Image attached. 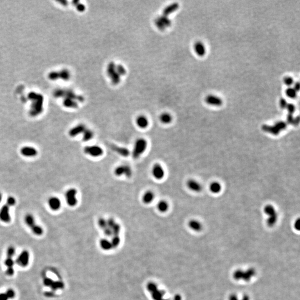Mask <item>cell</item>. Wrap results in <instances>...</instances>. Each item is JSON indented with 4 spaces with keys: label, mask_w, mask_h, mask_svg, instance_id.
<instances>
[{
    "label": "cell",
    "mask_w": 300,
    "mask_h": 300,
    "mask_svg": "<svg viewBox=\"0 0 300 300\" xmlns=\"http://www.w3.org/2000/svg\"><path fill=\"white\" fill-rule=\"evenodd\" d=\"M151 174L155 179L161 180L165 177V171L160 163H156L152 166Z\"/></svg>",
    "instance_id": "cell-8"
},
{
    "label": "cell",
    "mask_w": 300,
    "mask_h": 300,
    "mask_svg": "<svg viewBox=\"0 0 300 300\" xmlns=\"http://www.w3.org/2000/svg\"><path fill=\"white\" fill-rule=\"evenodd\" d=\"M294 227L297 230L299 231L300 230V220L299 218H298L295 222V224H294Z\"/></svg>",
    "instance_id": "cell-43"
},
{
    "label": "cell",
    "mask_w": 300,
    "mask_h": 300,
    "mask_svg": "<svg viewBox=\"0 0 300 300\" xmlns=\"http://www.w3.org/2000/svg\"><path fill=\"white\" fill-rule=\"evenodd\" d=\"M277 129H284L286 127V123L284 122H278L276 123Z\"/></svg>",
    "instance_id": "cell-42"
},
{
    "label": "cell",
    "mask_w": 300,
    "mask_h": 300,
    "mask_svg": "<svg viewBox=\"0 0 300 300\" xmlns=\"http://www.w3.org/2000/svg\"><path fill=\"white\" fill-rule=\"evenodd\" d=\"M186 185L189 190L195 192H200L202 189L201 183L194 179L189 180L186 183Z\"/></svg>",
    "instance_id": "cell-10"
},
{
    "label": "cell",
    "mask_w": 300,
    "mask_h": 300,
    "mask_svg": "<svg viewBox=\"0 0 300 300\" xmlns=\"http://www.w3.org/2000/svg\"><path fill=\"white\" fill-rule=\"evenodd\" d=\"M159 19H160L161 22L163 23V25L165 27H170L171 25V21L170 19H169L167 16H161L160 17H159Z\"/></svg>",
    "instance_id": "cell-26"
},
{
    "label": "cell",
    "mask_w": 300,
    "mask_h": 300,
    "mask_svg": "<svg viewBox=\"0 0 300 300\" xmlns=\"http://www.w3.org/2000/svg\"><path fill=\"white\" fill-rule=\"evenodd\" d=\"M209 189L210 192L213 194H218L221 191L222 186H221V183H220L218 182L213 181L209 184Z\"/></svg>",
    "instance_id": "cell-19"
},
{
    "label": "cell",
    "mask_w": 300,
    "mask_h": 300,
    "mask_svg": "<svg viewBox=\"0 0 300 300\" xmlns=\"http://www.w3.org/2000/svg\"><path fill=\"white\" fill-rule=\"evenodd\" d=\"M64 105L66 106L71 108H77L78 107L77 103L70 99H66L64 102Z\"/></svg>",
    "instance_id": "cell-28"
},
{
    "label": "cell",
    "mask_w": 300,
    "mask_h": 300,
    "mask_svg": "<svg viewBox=\"0 0 300 300\" xmlns=\"http://www.w3.org/2000/svg\"><path fill=\"white\" fill-rule=\"evenodd\" d=\"M256 274V271L253 268L249 269L246 272L243 271V275L242 279L244 281L248 282L251 280V278L254 276Z\"/></svg>",
    "instance_id": "cell-22"
},
{
    "label": "cell",
    "mask_w": 300,
    "mask_h": 300,
    "mask_svg": "<svg viewBox=\"0 0 300 300\" xmlns=\"http://www.w3.org/2000/svg\"><path fill=\"white\" fill-rule=\"evenodd\" d=\"M0 220L4 223H9L11 220L10 207L6 204L2 206L0 209Z\"/></svg>",
    "instance_id": "cell-9"
},
{
    "label": "cell",
    "mask_w": 300,
    "mask_h": 300,
    "mask_svg": "<svg viewBox=\"0 0 300 300\" xmlns=\"http://www.w3.org/2000/svg\"><path fill=\"white\" fill-rule=\"evenodd\" d=\"M284 82L286 84V85H287L288 86H290L293 84V77H290V76L286 77L284 79Z\"/></svg>",
    "instance_id": "cell-37"
},
{
    "label": "cell",
    "mask_w": 300,
    "mask_h": 300,
    "mask_svg": "<svg viewBox=\"0 0 300 300\" xmlns=\"http://www.w3.org/2000/svg\"><path fill=\"white\" fill-rule=\"evenodd\" d=\"M86 129V127L84 124H79L70 129L69 132V136L71 137H76L77 135L82 134Z\"/></svg>",
    "instance_id": "cell-13"
},
{
    "label": "cell",
    "mask_w": 300,
    "mask_h": 300,
    "mask_svg": "<svg viewBox=\"0 0 300 300\" xmlns=\"http://www.w3.org/2000/svg\"><path fill=\"white\" fill-rule=\"evenodd\" d=\"M175 300H181V297L180 295H176L175 297Z\"/></svg>",
    "instance_id": "cell-48"
},
{
    "label": "cell",
    "mask_w": 300,
    "mask_h": 300,
    "mask_svg": "<svg viewBox=\"0 0 300 300\" xmlns=\"http://www.w3.org/2000/svg\"><path fill=\"white\" fill-rule=\"evenodd\" d=\"M155 195L152 191L148 190L145 192L142 197V201L145 205H148L151 203L155 199Z\"/></svg>",
    "instance_id": "cell-15"
},
{
    "label": "cell",
    "mask_w": 300,
    "mask_h": 300,
    "mask_svg": "<svg viewBox=\"0 0 300 300\" xmlns=\"http://www.w3.org/2000/svg\"><path fill=\"white\" fill-rule=\"evenodd\" d=\"M147 141L142 137L137 138L135 141L133 150L132 152V156L134 159H138L140 156L145 152L147 147Z\"/></svg>",
    "instance_id": "cell-2"
},
{
    "label": "cell",
    "mask_w": 300,
    "mask_h": 300,
    "mask_svg": "<svg viewBox=\"0 0 300 300\" xmlns=\"http://www.w3.org/2000/svg\"><path fill=\"white\" fill-rule=\"evenodd\" d=\"M30 254L27 250L21 251L15 260L16 264L21 267H26L29 265Z\"/></svg>",
    "instance_id": "cell-5"
},
{
    "label": "cell",
    "mask_w": 300,
    "mask_h": 300,
    "mask_svg": "<svg viewBox=\"0 0 300 300\" xmlns=\"http://www.w3.org/2000/svg\"><path fill=\"white\" fill-rule=\"evenodd\" d=\"M286 108L289 111L290 114H293V113L295 111V107L294 106V105H293V103H287Z\"/></svg>",
    "instance_id": "cell-38"
},
{
    "label": "cell",
    "mask_w": 300,
    "mask_h": 300,
    "mask_svg": "<svg viewBox=\"0 0 300 300\" xmlns=\"http://www.w3.org/2000/svg\"><path fill=\"white\" fill-rule=\"evenodd\" d=\"M293 89L296 92L299 91V90H300V84H299V82H297L295 84Z\"/></svg>",
    "instance_id": "cell-45"
},
{
    "label": "cell",
    "mask_w": 300,
    "mask_h": 300,
    "mask_svg": "<svg viewBox=\"0 0 300 300\" xmlns=\"http://www.w3.org/2000/svg\"><path fill=\"white\" fill-rule=\"evenodd\" d=\"M114 149L115 151H116V152L122 156H128L129 155V151L127 148L116 147Z\"/></svg>",
    "instance_id": "cell-29"
},
{
    "label": "cell",
    "mask_w": 300,
    "mask_h": 300,
    "mask_svg": "<svg viewBox=\"0 0 300 300\" xmlns=\"http://www.w3.org/2000/svg\"><path fill=\"white\" fill-rule=\"evenodd\" d=\"M77 191L75 188H71L65 193L66 201L67 205L70 207H75L77 205L78 200L77 198Z\"/></svg>",
    "instance_id": "cell-6"
},
{
    "label": "cell",
    "mask_w": 300,
    "mask_h": 300,
    "mask_svg": "<svg viewBox=\"0 0 300 300\" xmlns=\"http://www.w3.org/2000/svg\"><path fill=\"white\" fill-rule=\"evenodd\" d=\"M2 199V194L0 192V202L1 201Z\"/></svg>",
    "instance_id": "cell-49"
},
{
    "label": "cell",
    "mask_w": 300,
    "mask_h": 300,
    "mask_svg": "<svg viewBox=\"0 0 300 300\" xmlns=\"http://www.w3.org/2000/svg\"><path fill=\"white\" fill-rule=\"evenodd\" d=\"M82 140L85 142H87L91 140L94 136V133L91 129H86L82 133Z\"/></svg>",
    "instance_id": "cell-24"
},
{
    "label": "cell",
    "mask_w": 300,
    "mask_h": 300,
    "mask_svg": "<svg viewBox=\"0 0 300 300\" xmlns=\"http://www.w3.org/2000/svg\"><path fill=\"white\" fill-rule=\"evenodd\" d=\"M205 100L206 103L213 106H219L222 104V100L218 97L213 95H209L206 97Z\"/></svg>",
    "instance_id": "cell-14"
},
{
    "label": "cell",
    "mask_w": 300,
    "mask_h": 300,
    "mask_svg": "<svg viewBox=\"0 0 300 300\" xmlns=\"http://www.w3.org/2000/svg\"><path fill=\"white\" fill-rule=\"evenodd\" d=\"M48 203H49V208L53 211H58L61 208V200L57 197H55V196L51 197L49 199Z\"/></svg>",
    "instance_id": "cell-12"
},
{
    "label": "cell",
    "mask_w": 300,
    "mask_h": 300,
    "mask_svg": "<svg viewBox=\"0 0 300 300\" xmlns=\"http://www.w3.org/2000/svg\"><path fill=\"white\" fill-rule=\"evenodd\" d=\"M136 124L138 127L141 129H146L148 127V120L147 118L144 115H140L136 118Z\"/></svg>",
    "instance_id": "cell-16"
},
{
    "label": "cell",
    "mask_w": 300,
    "mask_h": 300,
    "mask_svg": "<svg viewBox=\"0 0 300 300\" xmlns=\"http://www.w3.org/2000/svg\"><path fill=\"white\" fill-rule=\"evenodd\" d=\"M243 273V271L241 270H237L233 273V277L236 280H239L242 279Z\"/></svg>",
    "instance_id": "cell-34"
},
{
    "label": "cell",
    "mask_w": 300,
    "mask_h": 300,
    "mask_svg": "<svg viewBox=\"0 0 300 300\" xmlns=\"http://www.w3.org/2000/svg\"><path fill=\"white\" fill-rule=\"evenodd\" d=\"M160 120L163 124H168L172 121V117L170 114L165 112L160 115Z\"/></svg>",
    "instance_id": "cell-23"
},
{
    "label": "cell",
    "mask_w": 300,
    "mask_h": 300,
    "mask_svg": "<svg viewBox=\"0 0 300 300\" xmlns=\"http://www.w3.org/2000/svg\"><path fill=\"white\" fill-rule=\"evenodd\" d=\"M116 65L114 62H110L107 65V74L109 77H111L116 72Z\"/></svg>",
    "instance_id": "cell-25"
},
{
    "label": "cell",
    "mask_w": 300,
    "mask_h": 300,
    "mask_svg": "<svg viewBox=\"0 0 300 300\" xmlns=\"http://www.w3.org/2000/svg\"><path fill=\"white\" fill-rule=\"evenodd\" d=\"M25 223L28 228H30L34 235L40 236L43 233V229L40 225L36 224L34 217L31 213H28L25 216Z\"/></svg>",
    "instance_id": "cell-1"
},
{
    "label": "cell",
    "mask_w": 300,
    "mask_h": 300,
    "mask_svg": "<svg viewBox=\"0 0 300 300\" xmlns=\"http://www.w3.org/2000/svg\"><path fill=\"white\" fill-rule=\"evenodd\" d=\"M16 254V249L15 247L12 246L8 247L6 250V257H13Z\"/></svg>",
    "instance_id": "cell-32"
},
{
    "label": "cell",
    "mask_w": 300,
    "mask_h": 300,
    "mask_svg": "<svg viewBox=\"0 0 300 300\" xmlns=\"http://www.w3.org/2000/svg\"><path fill=\"white\" fill-rule=\"evenodd\" d=\"M0 300H10L7 294L4 291V293H0Z\"/></svg>",
    "instance_id": "cell-40"
},
{
    "label": "cell",
    "mask_w": 300,
    "mask_h": 300,
    "mask_svg": "<svg viewBox=\"0 0 300 300\" xmlns=\"http://www.w3.org/2000/svg\"><path fill=\"white\" fill-rule=\"evenodd\" d=\"M264 212L269 216L267 224L269 226L272 227L276 224L278 219L277 213L274 206L271 205H266L264 208Z\"/></svg>",
    "instance_id": "cell-3"
},
{
    "label": "cell",
    "mask_w": 300,
    "mask_h": 300,
    "mask_svg": "<svg viewBox=\"0 0 300 300\" xmlns=\"http://www.w3.org/2000/svg\"><path fill=\"white\" fill-rule=\"evenodd\" d=\"M241 300H250V297L247 295H245Z\"/></svg>",
    "instance_id": "cell-47"
},
{
    "label": "cell",
    "mask_w": 300,
    "mask_h": 300,
    "mask_svg": "<svg viewBox=\"0 0 300 300\" xmlns=\"http://www.w3.org/2000/svg\"><path fill=\"white\" fill-rule=\"evenodd\" d=\"M296 92L293 89V88H289L286 90V94L291 99H294L296 97Z\"/></svg>",
    "instance_id": "cell-27"
},
{
    "label": "cell",
    "mask_w": 300,
    "mask_h": 300,
    "mask_svg": "<svg viewBox=\"0 0 300 300\" xmlns=\"http://www.w3.org/2000/svg\"><path fill=\"white\" fill-rule=\"evenodd\" d=\"M20 152L22 155L27 157H35L38 153L37 150L31 146H24L21 149Z\"/></svg>",
    "instance_id": "cell-11"
},
{
    "label": "cell",
    "mask_w": 300,
    "mask_h": 300,
    "mask_svg": "<svg viewBox=\"0 0 300 300\" xmlns=\"http://www.w3.org/2000/svg\"><path fill=\"white\" fill-rule=\"evenodd\" d=\"M5 292L7 294L8 296L9 297L10 300H12V299L15 298L16 293L13 289H11V288L8 289L6 291H5Z\"/></svg>",
    "instance_id": "cell-33"
},
{
    "label": "cell",
    "mask_w": 300,
    "mask_h": 300,
    "mask_svg": "<svg viewBox=\"0 0 300 300\" xmlns=\"http://www.w3.org/2000/svg\"><path fill=\"white\" fill-rule=\"evenodd\" d=\"M116 72L120 76H123L126 73V69L122 65H118L116 66Z\"/></svg>",
    "instance_id": "cell-31"
},
{
    "label": "cell",
    "mask_w": 300,
    "mask_h": 300,
    "mask_svg": "<svg viewBox=\"0 0 300 300\" xmlns=\"http://www.w3.org/2000/svg\"><path fill=\"white\" fill-rule=\"evenodd\" d=\"M229 300H239L237 296L235 294H232L229 297Z\"/></svg>",
    "instance_id": "cell-46"
},
{
    "label": "cell",
    "mask_w": 300,
    "mask_h": 300,
    "mask_svg": "<svg viewBox=\"0 0 300 300\" xmlns=\"http://www.w3.org/2000/svg\"><path fill=\"white\" fill-rule=\"evenodd\" d=\"M110 78L112 84H114V85H118L120 82L121 77L116 72H115L114 74Z\"/></svg>",
    "instance_id": "cell-30"
},
{
    "label": "cell",
    "mask_w": 300,
    "mask_h": 300,
    "mask_svg": "<svg viewBox=\"0 0 300 300\" xmlns=\"http://www.w3.org/2000/svg\"><path fill=\"white\" fill-rule=\"evenodd\" d=\"M155 25H156V27L161 31L165 30V27L163 25V23H162L161 22L160 19H159V18H157V19H155Z\"/></svg>",
    "instance_id": "cell-36"
},
{
    "label": "cell",
    "mask_w": 300,
    "mask_h": 300,
    "mask_svg": "<svg viewBox=\"0 0 300 300\" xmlns=\"http://www.w3.org/2000/svg\"><path fill=\"white\" fill-rule=\"evenodd\" d=\"M16 203V199L13 197L10 196L7 198V201H6V205L8 206H9V207L13 206L15 205Z\"/></svg>",
    "instance_id": "cell-35"
},
{
    "label": "cell",
    "mask_w": 300,
    "mask_h": 300,
    "mask_svg": "<svg viewBox=\"0 0 300 300\" xmlns=\"http://www.w3.org/2000/svg\"><path fill=\"white\" fill-rule=\"evenodd\" d=\"M293 114H289V115L287 116V121L290 123H293Z\"/></svg>",
    "instance_id": "cell-44"
},
{
    "label": "cell",
    "mask_w": 300,
    "mask_h": 300,
    "mask_svg": "<svg viewBox=\"0 0 300 300\" xmlns=\"http://www.w3.org/2000/svg\"><path fill=\"white\" fill-rule=\"evenodd\" d=\"M189 226L190 228L196 231H200L202 230V224L199 221L192 220L189 222Z\"/></svg>",
    "instance_id": "cell-21"
},
{
    "label": "cell",
    "mask_w": 300,
    "mask_h": 300,
    "mask_svg": "<svg viewBox=\"0 0 300 300\" xmlns=\"http://www.w3.org/2000/svg\"><path fill=\"white\" fill-rule=\"evenodd\" d=\"M195 52L199 56H203L206 53L205 47L203 43L200 41L196 42L194 46Z\"/></svg>",
    "instance_id": "cell-17"
},
{
    "label": "cell",
    "mask_w": 300,
    "mask_h": 300,
    "mask_svg": "<svg viewBox=\"0 0 300 300\" xmlns=\"http://www.w3.org/2000/svg\"><path fill=\"white\" fill-rule=\"evenodd\" d=\"M168 209H169V204L167 201H165V200H161L157 204V209L160 212H166L168 211Z\"/></svg>",
    "instance_id": "cell-20"
},
{
    "label": "cell",
    "mask_w": 300,
    "mask_h": 300,
    "mask_svg": "<svg viewBox=\"0 0 300 300\" xmlns=\"http://www.w3.org/2000/svg\"><path fill=\"white\" fill-rule=\"evenodd\" d=\"M76 7L79 11L83 12L85 10V6L83 4H78L76 5Z\"/></svg>",
    "instance_id": "cell-41"
},
{
    "label": "cell",
    "mask_w": 300,
    "mask_h": 300,
    "mask_svg": "<svg viewBox=\"0 0 300 300\" xmlns=\"http://www.w3.org/2000/svg\"><path fill=\"white\" fill-rule=\"evenodd\" d=\"M114 174L117 177L125 175L127 178H130L132 175L131 167L128 165H119L114 168Z\"/></svg>",
    "instance_id": "cell-7"
},
{
    "label": "cell",
    "mask_w": 300,
    "mask_h": 300,
    "mask_svg": "<svg viewBox=\"0 0 300 300\" xmlns=\"http://www.w3.org/2000/svg\"><path fill=\"white\" fill-rule=\"evenodd\" d=\"M179 7V4L177 2H175L167 6L165 8L163 11V15L165 16L170 15L174 12L176 11Z\"/></svg>",
    "instance_id": "cell-18"
},
{
    "label": "cell",
    "mask_w": 300,
    "mask_h": 300,
    "mask_svg": "<svg viewBox=\"0 0 300 300\" xmlns=\"http://www.w3.org/2000/svg\"><path fill=\"white\" fill-rule=\"evenodd\" d=\"M280 106L282 108H285L287 107V103L285 99L281 98L280 100Z\"/></svg>",
    "instance_id": "cell-39"
},
{
    "label": "cell",
    "mask_w": 300,
    "mask_h": 300,
    "mask_svg": "<svg viewBox=\"0 0 300 300\" xmlns=\"http://www.w3.org/2000/svg\"><path fill=\"white\" fill-rule=\"evenodd\" d=\"M84 152L87 155L92 157H99L103 155V148L98 145H88L84 148Z\"/></svg>",
    "instance_id": "cell-4"
}]
</instances>
